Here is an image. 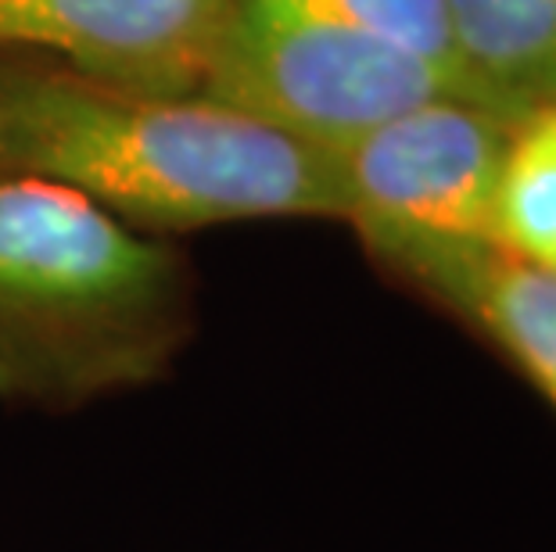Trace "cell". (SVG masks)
I'll use <instances>...</instances> for the list:
<instances>
[{
  "mask_svg": "<svg viewBox=\"0 0 556 552\" xmlns=\"http://www.w3.org/2000/svg\"><path fill=\"white\" fill-rule=\"evenodd\" d=\"M377 273L453 320L556 413V277L489 241L359 238Z\"/></svg>",
  "mask_w": 556,
  "mask_h": 552,
  "instance_id": "obj_6",
  "label": "cell"
},
{
  "mask_svg": "<svg viewBox=\"0 0 556 552\" xmlns=\"http://www.w3.org/2000/svg\"><path fill=\"white\" fill-rule=\"evenodd\" d=\"M238 0H0V54L104 84L201 93Z\"/></svg>",
  "mask_w": 556,
  "mask_h": 552,
  "instance_id": "obj_5",
  "label": "cell"
},
{
  "mask_svg": "<svg viewBox=\"0 0 556 552\" xmlns=\"http://www.w3.org/2000/svg\"><path fill=\"white\" fill-rule=\"evenodd\" d=\"M0 176L65 183L126 227L180 241L230 222L330 219V151L205 93L104 84L0 54Z\"/></svg>",
  "mask_w": 556,
  "mask_h": 552,
  "instance_id": "obj_1",
  "label": "cell"
},
{
  "mask_svg": "<svg viewBox=\"0 0 556 552\" xmlns=\"http://www.w3.org/2000/svg\"><path fill=\"white\" fill-rule=\"evenodd\" d=\"M514 115L442 93L330 151L341 222L359 238L489 241Z\"/></svg>",
  "mask_w": 556,
  "mask_h": 552,
  "instance_id": "obj_4",
  "label": "cell"
},
{
  "mask_svg": "<svg viewBox=\"0 0 556 552\" xmlns=\"http://www.w3.org/2000/svg\"><path fill=\"white\" fill-rule=\"evenodd\" d=\"M201 93L324 151L442 93L470 98L431 57L263 0H238Z\"/></svg>",
  "mask_w": 556,
  "mask_h": 552,
  "instance_id": "obj_3",
  "label": "cell"
},
{
  "mask_svg": "<svg viewBox=\"0 0 556 552\" xmlns=\"http://www.w3.org/2000/svg\"><path fill=\"white\" fill-rule=\"evenodd\" d=\"M492 244L556 277V101L517 112L492 197Z\"/></svg>",
  "mask_w": 556,
  "mask_h": 552,
  "instance_id": "obj_8",
  "label": "cell"
},
{
  "mask_svg": "<svg viewBox=\"0 0 556 552\" xmlns=\"http://www.w3.org/2000/svg\"><path fill=\"white\" fill-rule=\"evenodd\" d=\"M263 4H280V8L345 22L352 29L374 33V37L392 40L399 47H406V51L431 57L434 65H442L445 73L456 76L453 51H448L445 0H263Z\"/></svg>",
  "mask_w": 556,
  "mask_h": 552,
  "instance_id": "obj_9",
  "label": "cell"
},
{
  "mask_svg": "<svg viewBox=\"0 0 556 552\" xmlns=\"http://www.w3.org/2000/svg\"><path fill=\"white\" fill-rule=\"evenodd\" d=\"M201 326L191 255L43 176H0V409L73 416L169 381Z\"/></svg>",
  "mask_w": 556,
  "mask_h": 552,
  "instance_id": "obj_2",
  "label": "cell"
},
{
  "mask_svg": "<svg viewBox=\"0 0 556 552\" xmlns=\"http://www.w3.org/2000/svg\"><path fill=\"white\" fill-rule=\"evenodd\" d=\"M445 26L475 101L506 115L556 101V0H445Z\"/></svg>",
  "mask_w": 556,
  "mask_h": 552,
  "instance_id": "obj_7",
  "label": "cell"
}]
</instances>
